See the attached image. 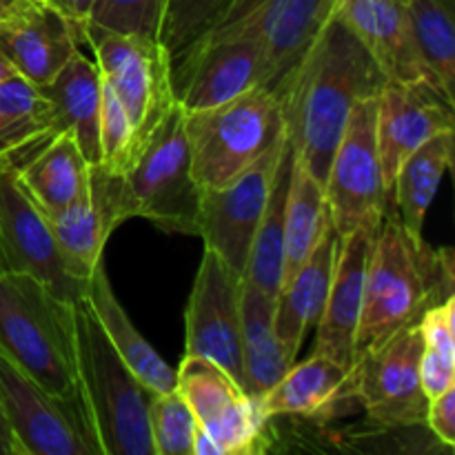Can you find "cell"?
<instances>
[{
    "mask_svg": "<svg viewBox=\"0 0 455 455\" xmlns=\"http://www.w3.org/2000/svg\"><path fill=\"white\" fill-rule=\"evenodd\" d=\"M351 367L323 354H311L271 389L258 395L267 418H323L340 403L354 400L349 394ZM355 403V400H354Z\"/></svg>",
    "mask_w": 455,
    "mask_h": 455,
    "instance_id": "cell-23",
    "label": "cell"
},
{
    "mask_svg": "<svg viewBox=\"0 0 455 455\" xmlns=\"http://www.w3.org/2000/svg\"><path fill=\"white\" fill-rule=\"evenodd\" d=\"M293 167V149L284 145L283 158L275 169L274 187L267 200L265 213L260 218L256 235H253L251 251H249L247 267H244L243 283L260 289L275 298L280 283H283V265H284V212H287V191L289 178Z\"/></svg>",
    "mask_w": 455,
    "mask_h": 455,
    "instance_id": "cell-31",
    "label": "cell"
},
{
    "mask_svg": "<svg viewBox=\"0 0 455 455\" xmlns=\"http://www.w3.org/2000/svg\"><path fill=\"white\" fill-rule=\"evenodd\" d=\"M13 167L36 207L43 213H56L89 189L93 164L69 133H56Z\"/></svg>",
    "mask_w": 455,
    "mask_h": 455,
    "instance_id": "cell-24",
    "label": "cell"
},
{
    "mask_svg": "<svg viewBox=\"0 0 455 455\" xmlns=\"http://www.w3.org/2000/svg\"><path fill=\"white\" fill-rule=\"evenodd\" d=\"M176 389L220 455L265 451L269 418L258 398L249 395L225 369L203 355L185 354L176 371Z\"/></svg>",
    "mask_w": 455,
    "mask_h": 455,
    "instance_id": "cell-11",
    "label": "cell"
},
{
    "mask_svg": "<svg viewBox=\"0 0 455 455\" xmlns=\"http://www.w3.org/2000/svg\"><path fill=\"white\" fill-rule=\"evenodd\" d=\"M0 407L25 455H100L87 427L65 403L0 349Z\"/></svg>",
    "mask_w": 455,
    "mask_h": 455,
    "instance_id": "cell-15",
    "label": "cell"
},
{
    "mask_svg": "<svg viewBox=\"0 0 455 455\" xmlns=\"http://www.w3.org/2000/svg\"><path fill=\"white\" fill-rule=\"evenodd\" d=\"M443 132H455L453 100L427 80H387L376 98V142L389 207L404 160Z\"/></svg>",
    "mask_w": 455,
    "mask_h": 455,
    "instance_id": "cell-16",
    "label": "cell"
},
{
    "mask_svg": "<svg viewBox=\"0 0 455 455\" xmlns=\"http://www.w3.org/2000/svg\"><path fill=\"white\" fill-rule=\"evenodd\" d=\"M133 158V132L127 111L116 93L102 83L100 107V163L102 172L118 176L129 167Z\"/></svg>",
    "mask_w": 455,
    "mask_h": 455,
    "instance_id": "cell-37",
    "label": "cell"
},
{
    "mask_svg": "<svg viewBox=\"0 0 455 455\" xmlns=\"http://www.w3.org/2000/svg\"><path fill=\"white\" fill-rule=\"evenodd\" d=\"M9 16H13V13H9L7 9H3V7H0V22H3V20H7Z\"/></svg>",
    "mask_w": 455,
    "mask_h": 455,
    "instance_id": "cell-44",
    "label": "cell"
},
{
    "mask_svg": "<svg viewBox=\"0 0 455 455\" xmlns=\"http://www.w3.org/2000/svg\"><path fill=\"white\" fill-rule=\"evenodd\" d=\"M387 76L333 9L311 47L278 89L284 133L298 163L324 185L355 105L376 98Z\"/></svg>",
    "mask_w": 455,
    "mask_h": 455,
    "instance_id": "cell-1",
    "label": "cell"
},
{
    "mask_svg": "<svg viewBox=\"0 0 455 455\" xmlns=\"http://www.w3.org/2000/svg\"><path fill=\"white\" fill-rule=\"evenodd\" d=\"M12 76H18L16 67L12 65V60H9V56L4 53V49L0 47V83L7 78H12Z\"/></svg>",
    "mask_w": 455,
    "mask_h": 455,
    "instance_id": "cell-41",
    "label": "cell"
},
{
    "mask_svg": "<svg viewBox=\"0 0 455 455\" xmlns=\"http://www.w3.org/2000/svg\"><path fill=\"white\" fill-rule=\"evenodd\" d=\"M453 280L451 249L429 247L425 235L409 234L389 209L369 258L354 360L400 329L420 323L429 307L453 296Z\"/></svg>",
    "mask_w": 455,
    "mask_h": 455,
    "instance_id": "cell-2",
    "label": "cell"
},
{
    "mask_svg": "<svg viewBox=\"0 0 455 455\" xmlns=\"http://www.w3.org/2000/svg\"><path fill=\"white\" fill-rule=\"evenodd\" d=\"M240 296L243 275L204 249L185 314V354L212 360L244 389Z\"/></svg>",
    "mask_w": 455,
    "mask_h": 455,
    "instance_id": "cell-13",
    "label": "cell"
},
{
    "mask_svg": "<svg viewBox=\"0 0 455 455\" xmlns=\"http://www.w3.org/2000/svg\"><path fill=\"white\" fill-rule=\"evenodd\" d=\"M196 429L198 422L180 391L154 394L149 404V434L156 455H194Z\"/></svg>",
    "mask_w": 455,
    "mask_h": 455,
    "instance_id": "cell-35",
    "label": "cell"
},
{
    "mask_svg": "<svg viewBox=\"0 0 455 455\" xmlns=\"http://www.w3.org/2000/svg\"><path fill=\"white\" fill-rule=\"evenodd\" d=\"M455 293L422 314L420 382L427 398H438L455 387Z\"/></svg>",
    "mask_w": 455,
    "mask_h": 455,
    "instance_id": "cell-33",
    "label": "cell"
},
{
    "mask_svg": "<svg viewBox=\"0 0 455 455\" xmlns=\"http://www.w3.org/2000/svg\"><path fill=\"white\" fill-rule=\"evenodd\" d=\"M173 93L185 114L225 105L258 87H269L267 58L249 36L198 40L173 62Z\"/></svg>",
    "mask_w": 455,
    "mask_h": 455,
    "instance_id": "cell-14",
    "label": "cell"
},
{
    "mask_svg": "<svg viewBox=\"0 0 455 455\" xmlns=\"http://www.w3.org/2000/svg\"><path fill=\"white\" fill-rule=\"evenodd\" d=\"M455 132H443L418 147L403 163L391 191V209L411 235L422 238L427 213L438 187L453 167Z\"/></svg>",
    "mask_w": 455,
    "mask_h": 455,
    "instance_id": "cell-28",
    "label": "cell"
},
{
    "mask_svg": "<svg viewBox=\"0 0 455 455\" xmlns=\"http://www.w3.org/2000/svg\"><path fill=\"white\" fill-rule=\"evenodd\" d=\"M0 274H3V271H0Z\"/></svg>",
    "mask_w": 455,
    "mask_h": 455,
    "instance_id": "cell-45",
    "label": "cell"
},
{
    "mask_svg": "<svg viewBox=\"0 0 455 455\" xmlns=\"http://www.w3.org/2000/svg\"><path fill=\"white\" fill-rule=\"evenodd\" d=\"M336 231H329L309 258L296 269V274L280 284L275 293L274 324L280 342L293 360L300 354L307 333L315 329L327 302L333 269L338 258Z\"/></svg>",
    "mask_w": 455,
    "mask_h": 455,
    "instance_id": "cell-21",
    "label": "cell"
},
{
    "mask_svg": "<svg viewBox=\"0 0 455 455\" xmlns=\"http://www.w3.org/2000/svg\"><path fill=\"white\" fill-rule=\"evenodd\" d=\"M191 173L200 189H218L251 167L284 136L283 102L258 87L225 105L185 114Z\"/></svg>",
    "mask_w": 455,
    "mask_h": 455,
    "instance_id": "cell-6",
    "label": "cell"
},
{
    "mask_svg": "<svg viewBox=\"0 0 455 455\" xmlns=\"http://www.w3.org/2000/svg\"><path fill=\"white\" fill-rule=\"evenodd\" d=\"M380 227H358L338 240V258L323 315L315 324V351L351 367L355 354L364 280Z\"/></svg>",
    "mask_w": 455,
    "mask_h": 455,
    "instance_id": "cell-18",
    "label": "cell"
},
{
    "mask_svg": "<svg viewBox=\"0 0 455 455\" xmlns=\"http://www.w3.org/2000/svg\"><path fill=\"white\" fill-rule=\"evenodd\" d=\"M58 247L80 275L92 280L93 269L105 258V244L116 231L107 203L100 169L92 167L89 189L76 203L56 213H43Z\"/></svg>",
    "mask_w": 455,
    "mask_h": 455,
    "instance_id": "cell-26",
    "label": "cell"
},
{
    "mask_svg": "<svg viewBox=\"0 0 455 455\" xmlns=\"http://www.w3.org/2000/svg\"><path fill=\"white\" fill-rule=\"evenodd\" d=\"M284 145L287 133L234 180L218 189H203L198 238H203L204 249L218 253L240 275L247 267Z\"/></svg>",
    "mask_w": 455,
    "mask_h": 455,
    "instance_id": "cell-12",
    "label": "cell"
},
{
    "mask_svg": "<svg viewBox=\"0 0 455 455\" xmlns=\"http://www.w3.org/2000/svg\"><path fill=\"white\" fill-rule=\"evenodd\" d=\"M333 9L336 0H258L243 16L216 27L200 40L220 36L258 40L267 58L269 89H278L327 25Z\"/></svg>",
    "mask_w": 455,
    "mask_h": 455,
    "instance_id": "cell-17",
    "label": "cell"
},
{
    "mask_svg": "<svg viewBox=\"0 0 455 455\" xmlns=\"http://www.w3.org/2000/svg\"><path fill=\"white\" fill-rule=\"evenodd\" d=\"M420 327L409 324L351 364L349 394L382 429L425 427L427 398L420 382Z\"/></svg>",
    "mask_w": 455,
    "mask_h": 455,
    "instance_id": "cell-9",
    "label": "cell"
},
{
    "mask_svg": "<svg viewBox=\"0 0 455 455\" xmlns=\"http://www.w3.org/2000/svg\"><path fill=\"white\" fill-rule=\"evenodd\" d=\"M83 43V25L53 7H25L0 22V47L18 76L44 87Z\"/></svg>",
    "mask_w": 455,
    "mask_h": 455,
    "instance_id": "cell-19",
    "label": "cell"
},
{
    "mask_svg": "<svg viewBox=\"0 0 455 455\" xmlns=\"http://www.w3.org/2000/svg\"><path fill=\"white\" fill-rule=\"evenodd\" d=\"M234 0H169L160 43L172 56V65L220 22Z\"/></svg>",
    "mask_w": 455,
    "mask_h": 455,
    "instance_id": "cell-34",
    "label": "cell"
},
{
    "mask_svg": "<svg viewBox=\"0 0 455 455\" xmlns=\"http://www.w3.org/2000/svg\"><path fill=\"white\" fill-rule=\"evenodd\" d=\"M331 229L333 225L331 216H329L324 185L315 180L293 156L287 191V212H284L283 283L296 274L298 267L314 253L320 240Z\"/></svg>",
    "mask_w": 455,
    "mask_h": 455,
    "instance_id": "cell-30",
    "label": "cell"
},
{
    "mask_svg": "<svg viewBox=\"0 0 455 455\" xmlns=\"http://www.w3.org/2000/svg\"><path fill=\"white\" fill-rule=\"evenodd\" d=\"M407 16L422 62L444 96L455 102L453 0H407Z\"/></svg>",
    "mask_w": 455,
    "mask_h": 455,
    "instance_id": "cell-32",
    "label": "cell"
},
{
    "mask_svg": "<svg viewBox=\"0 0 455 455\" xmlns=\"http://www.w3.org/2000/svg\"><path fill=\"white\" fill-rule=\"evenodd\" d=\"M0 7L7 9L9 13H18L20 9H25L27 4L22 3V0H0Z\"/></svg>",
    "mask_w": 455,
    "mask_h": 455,
    "instance_id": "cell-42",
    "label": "cell"
},
{
    "mask_svg": "<svg viewBox=\"0 0 455 455\" xmlns=\"http://www.w3.org/2000/svg\"><path fill=\"white\" fill-rule=\"evenodd\" d=\"M274 305L275 298L243 283L240 331H243L244 391L253 398L271 389L296 363L275 333Z\"/></svg>",
    "mask_w": 455,
    "mask_h": 455,
    "instance_id": "cell-27",
    "label": "cell"
},
{
    "mask_svg": "<svg viewBox=\"0 0 455 455\" xmlns=\"http://www.w3.org/2000/svg\"><path fill=\"white\" fill-rule=\"evenodd\" d=\"M100 173L116 229L129 218H145L169 234L198 235L203 189L191 173L185 111L178 102L123 173Z\"/></svg>",
    "mask_w": 455,
    "mask_h": 455,
    "instance_id": "cell-4",
    "label": "cell"
},
{
    "mask_svg": "<svg viewBox=\"0 0 455 455\" xmlns=\"http://www.w3.org/2000/svg\"><path fill=\"white\" fill-rule=\"evenodd\" d=\"M78 369L100 455H156L147 389L107 340L87 296L74 305Z\"/></svg>",
    "mask_w": 455,
    "mask_h": 455,
    "instance_id": "cell-5",
    "label": "cell"
},
{
    "mask_svg": "<svg viewBox=\"0 0 455 455\" xmlns=\"http://www.w3.org/2000/svg\"><path fill=\"white\" fill-rule=\"evenodd\" d=\"M0 271L29 275L71 305L83 300L89 289V278L67 260L43 212L18 182L16 167L4 158H0Z\"/></svg>",
    "mask_w": 455,
    "mask_h": 455,
    "instance_id": "cell-8",
    "label": "cell"
},
{
    "mask_svg": "<svg viewBox=\"0 0 455 455\" xmlns=\"http://www.w3.org/2000/svg\"><path fill=\"white\" fill-rule=\"evenodd\" d=\"M83 40L92 47L102 83L127 111L136 156L176 105L172 56L160 40L111 34L92 25H83Z\"/></svg>",
    "mask_w": 455,
    "mask_h": 455,
    "instance_id": "cell-7",
    "label": "cell"
},
{
    "mask_svg": "<svg viewBox=\"0 0 455 455\" xmlns=\"http://www.w3.org/2000/svg\"><path fill=\"white\" fill-rule=\"evenodd\" d=\"M92 3L93 0H49V7H53L58 13L69 18L71 22L84 25L89 16V9H92Z\"/></svg>",
    "mask_w": 455,
    "mask_h": 455,
    "instance_id": "cell-39",
    "label": "cell"
},
{
    "mask_svg": "<svg viewBox=\"0 0 455 455\" xmlns=\"http://www.w3.org/2000/svg\"><path fill=\"white\" fill-rule=\"evenodd\" d=\"M0 349L65 403L93 435L80 380L71 302L56 298L29 275L0 274Z\"/></svg>",
    "mask_w": 455,
    "mask_h": 455,
    "instance_id": "cell-3",
    "label": "cell"
},
{
    "mask_svg": "<svg viewBox=\"0 0 455 455\" xmlns=\"http://www.w3.org/2000/svg\"><path fill=\"white\" fill-rule=\"evenodd\" d=\"M56 136L52 105L43 89L22 76L0 83V158L18 164Z\"/></svg>",
    "mask_w": 455,
    "mask_h": 455,
    "instance_id": "cell-29",
    "label": "cell"
},
{
    "mask_svg": "<svg viewBox=\"0 0 455 455\" xmlns=\"http://www.w3.org/2000/svg\"><path fill=\"white\" fill-rule=\"evenodd\" d=\"M336 13L363 40L387 80H427L438 87L413 44L407 0H336Z\"/></svg>",
    "mask_w": 455,
    "mask_h": 455,
    "instance_id": "cell-20",
    "label": "cell"
},
{
    "mask_svg": "<svg viewBox=\"0 0 455 455\" xmlns=\"http://www.w3.org/2000/svg\"><path fill=\"white\" fill-rule=\"evenodd\" d=\"M425 427L440 444L447 449L455 447V387L429 400Z\"/></svg>",
    "mask_w": 455,
    "mask_h": 455,
    "instance_id": "cell-38",
    "label": "cell"
},
{
    "mask_svg": "<svg viewBox=\"0 0 455 455\" xmlns=\"http://www.w3.org/2000/svg\"><path fill=\"white\" fill-rule=\"evenodd\" d=\"M87 302L116 354L147 389L154 394H167V391L176 389V371L142 338V333L129 320L127 311L116 298L105 269V260L93 269L87 289Z\"/></svg>",
    "mask_w": 455,
    "mask_h": 455,
    "instance_id": "cell-25",
    "label": "cell"
},
{
    "mask_svg": "<svg viewBox=\"0 0 455 455\" xmlns=\"http://www.w3.org/2000/svg\"><path fill=\"white\" fill-rule=\"evenodd\" d=\"M0 455H25L16 435H13L12 427H9L7 418H4L3 407H0Z\"/></svg>",
    "mask_w": 455,
    "mask_h": 455,
    "instance_id": "cell-40",
    "label": "cell"
},
{
    "mask_svg": "<svg viewBox=\"0 0 455 455\" xmlns=\"http://www.w3.org/2000/svg\"><path fill=\"white\" fill-rule=\"evenodd\" d=\"M169 0H93L84 25L120 36L160 40Z\"/></svg>",
    "mask_w": 455,
    "mask_h": 455,
    "instance_id": "cell-36",
    "label": "cell"
},
{
    "mask_svg": "<svg viewBox=\"0 0 455 455\" xmlns=\"http://www.w3.org/2000/svg\"><path fill=\"white\" fill-rule=\"evenodd\" d=\"M40 89L52 105L56 133H69L89 163H100L102 78L96 62L78 49Z\"/></svg>",
    "mask_w": 455,
    "mask_h": 455,
    "instance_id": "cell-22",
    "label": "cell"
},
{
    "mask_svg": "<svg viewBox=\"0 0 455 455\" xmlns=\"http://www.w3.org/2000/svg\"><path fill=\"white\" fill-rule=\"evenodd\" d=\"M27 7H49V0H22Z\"/></svg>",
    "mask_w": 455,
    "mask_h": 455,
    "instance_id": "cell-43",
    "label": "cell"
},
{
    "mask_svg": "<svg viewBox=\"0 0 455 455\" xmlns=\"http://www.w3.org/2000/svg\"><path fill=\"white\" fill-rule=\"evenodd\" d=\"M376 98L355 105L324 178L329 216L338 235L358 227H380L391 209L378 156Z\"/></svg>",
    "mask_w": 455,
    "mask_h": 455,
    "instance_id": "cell-10",
    "label": "cell"
}]
</instances>
